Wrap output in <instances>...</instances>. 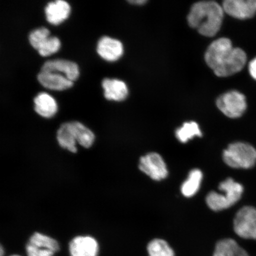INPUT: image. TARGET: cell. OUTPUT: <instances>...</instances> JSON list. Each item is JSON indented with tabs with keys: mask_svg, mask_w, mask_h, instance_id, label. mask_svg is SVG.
I'll return each mask as SVG.
<instances>
[{
	"mask_svg": "<svg viewBox=\"0 0 256 256\" xmlns=\"http://www.w3.org/2000/svg\"><path fill=\"white\" fill-rule=\"evenodd\" d=\"M208 66L218 76H228L241 71L247 56L244 50L233 48L227 38H220L210 44L206 54Z\"/></svg>",
	"mask_w": 256,
	"mask_h": 256,
	"instance_id": "1",
	"label": "cell"
},
{
	"mask_svg": "<svg viewBox=\"0 0 256 256\" xmlns=\"http://www.w3.org/2000/svg\"><path fill=\"white\" fill-rule=\"evenodd\" d=\"M224 17L222 7L214 2L195 3L188 15V21L204 36L212 37L218 32Z\"/></svg>",
	"mask_w": 256,
	"mask_h": 256,
	"instance_id": "2",
	"label": "cell"
},
{
	"mask_svg": "<svg viewBox=\"0 0 256 256\" xmlns=\"http://www.w3.org/2000/svg\"><path fill=\"white\" fill-rule=\"evenodd\" d=\"M223 194L211 192L206 198L208 206L214 211H220L232 207L242 198L244 188L232 178H226L219 185Z\"/></svg>",
	"mask_w": 256,
	"mask_h": 256,
	"instance_id": "3",
	"label": "cell"
},
{
	"mask_svg": "<svg viewBox=\"0 0 256 256\" xmlns=\"http://www.w3.org/2000/svg\"><path fill=\"white\" fill-rule=\"evenodd\" d=\"M223 160L232 168H250L256 163V150L247 143H232L224 150Z\"/></svg>",
	"mask_w": 256,
	"mask_h": 256,
	"instance_id": "4",
	"label": "cell"
},
{
	"mask_svg": "<svg viewBox=\"0 0 256 256\" xmlns=\"http://www.w3.org/2000/svg\"><path fill=\"white\" fill-rule=\"evenodd\" d=\"M60 250L57 240L37 232L30 236L26 245L28 256H54Z\"/></svg>",
	"mask_w": 256,
	"mask_h": 256,
	"instance_id": "5",
	"label": "cell"
},
{
	"mask_svg": "<svg viewBox=\"0 0 256 256\" xmlns=\"http://www.w3.org/2000/svg\"><path fill=\"white\" fill-rule=\"evenodd\" d=\"M234 229L241 238L256 240V208L249 206L241 208L234 220Z\"/></svg>",
	"mask_w": 256,
	"mask_h": 256,
	"instance_id": "6",
	"label": "cell"
},
{
	"mask_svg": "<svg viewBox=\"0 0 256 256\" xmlns=\"http://www.w3.org/2000/svg\"><path fill=\"white\" fill-rule=\"evenodd\" d=\"M216 105L226 116L238 118L242 116L247 108L246 98L238 92L232 91L220 96Z\"/></svg>",
	"mask_w": 256,
	"mask_h": 256,
	"instance_id": "7",
	"label": "cell"
},
{
	"mask_svg": "<svg viewBox=\"0 0 256 256\" xmlns=\"http://www.w3.org/2000/svg\"><path fill=\"white\" fill-rule=\"evenodd\" d=\"M139 168L153 180L160 181L167 178L168 170L162 156L156 152H150L142 156Z\"/></svg>",
	"mask_w": 256,
	"mask_h": 256,
	"instance_id": "8",
	"label": "cell"
},
{
	"mask_svg": "<svg viewBox=\"0 0 256 256\" xmlns=\"http://www.w3.org/2000/svg\"><path fill=\"white\" fill-rule=\"evenodd\" d=\"M70 256H98V243L90 236H79L72 238L68 246Z\"/></svg>",
	"mask_w": 256,
	"mask_h": 256,
	"instance_id": "9",
	"label": "cell"
},
{
	"mask_svg": "<svg viewBox=\"0 0 256 256\" xmlns=\"http://www.w3.org/2000/svg\"><path fill=\"white\" fill-rule=\"evenodd\" d=\"M222 8L233 18L247 19L256 14V0H226L223 2Z\"/></svg>",
	"mask_w": 256,
	"mask_h": 256,
	"instance_id": "10",
	"label": "cell"
},
{
	"mask_svg": "<svg viewBox=\"0 0 256 256\" xmlns=\"http://www.w3.org/2000/svg\"><path fill=\"white\" fill-rule=\"evenodd\" d=\"M41 72L63 73L72 82L78 78L80 74L78 64L64 60H48L42 66Z\"/></svg>",
	"mask_w": 256,
	"mask_h": 256,
	"instance_id": "11",
	"label": "cell"
},
{
	"mask_svg": "<svg viewBox=\"0 0 256 256\" xmlns=\"http://www.w3.org/2000/svg\"><path fill=\"white\" fill-rule=\"evenodd\" d=\"M97 51L102 58L108 62H114L123 55L124 48L120 40L104 36L98 42Z\"/></svg>",
	"mask_w": 256,
	"mask_h": 256,
	"instance_id": "12",
	"label": "cell"
},
{
	"mask_svg": "<svg viewBox=\"0 0 256 256\" xmlns=\"http://www.w3.org/2000/svg\"><path fill=\"white\" fill-rule=\"evenodd\" d=\"M38 80L44 88L52 90L62 91L73 86L72 82L58 72H40L38 75Z\"/></svg>",
	"mask_w": 256,
	"mask_h": 256,
	"instance_id": "13",
	"label": "cell"
},
{
	"mask_svg": "<svg viewBox=\"0 0 256 256\" xmlns=\"http://www.w3.org/2000/svg\"><path fill=\"white\" fill-rule=\"evenodd\" d=\"M46 20L50 24L58 25L66 20L71 12V8L68 2L58 0L48 3L46 9Z\"/></svg>",
	"mask_w": 256,
	"mask_h": 256,
	"instance_id": "14",
	"label": "cell"
},
{
	"mask_svg": "<svg viewBox=\"0 0 256 256\" xmlns=\"http://www.w3.org/2000/svg\"><path fill=\"white\" fill-rule=\"evenodd\" d=\"M104 97L108 100L123 101L127 98L128 89L124 82L116 79L105 78L102 82Z\"/></svg>",
	"mask_w": 256,
	"mask_h": 256,
	"instance_id": "15",
	"label": "cell"
},
{
	"mask_svg": "<svg viewBox=\"0 0 256 256\" xmlns=\"http://www.w3.org/2000/svg\"><path fill=\"white\" fill-rule=\"evenodd\" d=\"M34 110L41 116L50 118L58 110L57 104L52 97L46 92H40L34 98Z\"/></svg>",
	"mask_w": 256,
	"mask_h": 256,
	"instance_id": "16",
	"label": "cell"
},
{
	"mask_svg": "<svg viewBox=\"0 0 256 256\" xmlns=\"http://www.w3.org/2000/svg\"><path fill=\"white\" fill-rule=\"evenodd\" d=\"M76 142L85 148H89L94 142V132L82 123L76 121L69 122Z\"/></svg>",
	"mask_w": 256,
	"mask_h": 256,
	"instance_id": "17",
	"label": "cell"
},
{
	"mask_svg": "<svg viewBox=\"0 0 256 256\" xmlns=\"http://www.w3.org/2000/svg\"><path fill=\"white\" fill-rule=\"evenodd\" d=\"M214 256H249L235 240L226 238L217 242Z\"/></svg>",
	"mask_w": 256,
	"mask_h": 256,
	"instance_id": "18",
	"label": "cell"
},
{
	"mask_svg": "<svg viewBox=\"0 0 256 256\" xmlns=\"http://www.w3.org/2000/svg\"><path fill=\"white\" fill-rule=\"evenodd\" d=\"M56 139L59 145L62 148L72 153L78 152V142L69 122L64 123L60 126L57 131Z\"/></svg>",
	"mask_w": 256,
	"mask_h": 256,
	"instance_id": "19",
	"label": "cell"
},
{
	"mask_svg": "<svg viewBox=\"0 0 256 256\" xmlns=\"http://www.w3.org/2000/svg\"><path fill=\"white\" fill-rule=\"evenodd\" d=\"M203 174L199 169L192 170L181 186L182 194L186 198L194 196L200 188Z\"/></svg>",
	"mask_w": 256,
	"mask_h": 256,
	"instance_id": "20",
	"label": "cell"
},
{
	"mask_svg": "<svg viewBox=\"0 0 256 256\" xmlns=\"http://www.w3.org/2000/svg\"><path fill=\"white\" fill-rule=\"evenodd\" d=\"M202 132L199 126L194 122H190L184 124L176 131V138L179 142L186 143L188 140L194 136H202Z\"/></svg>",
	"mask_w": 256,
	"mask_h": 256,
	"instance_id": "21",
	"label": "cell"
},
{
	"mask_svg": "<svg viewBox=\"0 0 256 256\" xmlns=\"http://www.w3.org/2000/svg\"><path fill=\"white\" fill-rule=\"evenodd\" d=\"M149 256H175L174 252L167 242L162 239H154L147 246Z\"/></svg>",
	"mask_w": 256,
	"mask_h": 256,
	"instance_id": "22",
	"label": "cell"
},
{
	"mask_svg": "<svg viewBox=\"0 0 256 256\" xmlns=\"http://www.w3.org/2000/svg\"><path fill=\"white\" fill-rule=\"evenodd\" d=\"M50 32L46 28L32 31L28 36L30 44L35 50H39L50 38Z\"/></svg>",
	"mask_w": 256,
	"mask_h": 256,
	"instance_id": "23",
	"label": "cell"
},
{
	"mask_svg": "<svg viewBox=\"0 0 256 256\" xmlns=\"http://www.w3.org/2000/svg\"><path fill=\"white\" fill-rule=\"evenodd\" d=\"M60 47V42L58 38L50 37L42 46L38 50V52L42 56H50L58 51Z\"/></svg>",
	"mask_w": 256,
	"mask_h": 256,
	"instance_id": "24",
	"label": "cell"
},
{
	"mask_svg": "<svg viewBox=\"0 0 256 256\" xmlns=\"http://www.w3.org/2000/svg\"><path fill=\"white\" fill-rule=\"evenodd\" d=\"M249 72L252 78L256 80V58L249 64Z\"/></svg>",
	"mask_w": 256,
	"mask_h": 256,
	"instance_id": "25",
	"label": "cell"
},
{
	"mask_svg": "<svg viewBox=\"0 0 256 256\" xmlns=\"http://www.w3.org/2000/svg\"><path fill=\"white\" fill-rule=\"evenodd\" d=\"M130 3L132 4H135L138 5H142L145 4L146 2V0H132V1H129Z\"/></svg>",
	"mask_w": 256,
	"mask_h": 256,
	"instance_id": "26",
	"label": "cell"
},
{
	"mask_svg": "<svg viewBox=\"0 0 256 256\" xmlns=\"http://www.w3.org/2000/svg\"><path fill=\"white\" fill-rule=\"evenodd\" d=\"M5 254L4 248H3V246L2 245L1 247H0V256H4Z\"/></svg>",
	"mask_w": 256,
	"mask_h": 256,
	"instance_id": "27",
	"label": "cell"
},
{
	"mask_svg": "<svg viewBox=\"0 0 256 256\" xmlns=\"http://www.w3.org/2000/svg\"><path fill=\"white\" fill-rule=\"evenodd\" d=\"M11 256H19V255H12Z\"/></svg>",
	"mask_w": 256,
	"mask_h": 256,
	"instance_id": "28",
	"label": "cell"
}]
</instances>
